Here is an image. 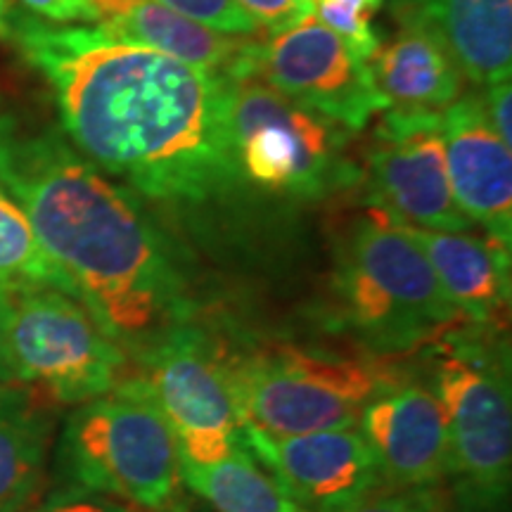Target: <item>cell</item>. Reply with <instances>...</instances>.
<instances>
[{"label":"cell","instance_id":"obj_1","mask_svg":"<svg viewBox=\"0 0 512 512\" xmlns=\"http://www.w3.org/2000/svg\"><path fill=\"white\" fill-rule=\"evenodd\" d=\"M5 41L48 83L69 145L145 202L202 207L245 190L228 140L226 74L22 8H12Z\"/></svg>","mask_w":512,"mask_h":512},{"label":"cell","instance_id":"obj_2","mask_svg":"<svg viewBox=\"0 0 512 512\" xmlns=\"http://www.w3.org/2000/svg\"><path fill=\"white\" fill-rule=\"evenodd\" d=\"M0 185L121 349L136 356L169 330L195 323L181 245L143 197L95 169L60 128L5 112Z\"/></svg>","mask_w":512,"mask_h":512},{"label":"cell","instance_id":"obj_3","mask_svg":"<svg viewBox=\"0 0 512 512\" xmlns=\"http://www.w3.org/2000/svg\"><path fill=\"white\" fill-rule=\"evenodd\" d=\"M330 297L337 328L384 358L430 347L463 323L418 245L375 211L337 238Z\"/></svg>","mask_w":512,"mask_h":512},{"label":"cell","instance_id":"obj_4","mask_svg":"<svg viewBox=\"0 0 512 512\" xmlns=\"http://www.w3.org/2000/svg\"><path fill=\"white\" fill-rule=\"evenodd\" d=\"M501 332L456 325L430 344L427 387L444 411L456 512H510L512 384Z\"/></svg>","mask_w":512,"mask_h":512},{"label":"cell","instance_id":"obj_5","mask_svg":"<svg viewBox=\"0 0 512 512\" xmlns=\"http://www.w3.org/2000/svg\"><path fill=\"white\" fill-rule=\"evenodd\" d=\"M221 363L242 425L273 437L349 430L377 394L408 380L392 358L292 344L221 351Z\"/></svg>","mask_w":512,"mask_h":512},{"label":"cell","instance_id":"obj_6","mask_svg":"<svg viewBox=\"0 0 512 512\" xmlns=\"http://www.w3.org/2000/svg\"><path fill=\"white\" fill-rule=\"evenodd\" d=\"M62 486L114 498L140 512L171 510L181 494V451L138 375L74 406L57 437Z\"/></svg>","mask_w":512,"mask_h":512},{"label":"cell","instance_id":"obj_7","mask_svg":"<svg viewBox=\"0 0 512 512\" xmlns=\"http://www.w3.org/2000/svg\"><path fill=\"white\" fill-rule=\"evenodd\" d=\"M228 79V140L245 188L318 202L363 181L351 157L356 133L294 105L242 69Z\"/></svg>","mask_w":512,"mask_h":512},{"label":"cell","instance_id":"obj_8","mask_svg":"<svg viewBox=\"0 0 512 512\" xmlns=\"http://www.w3.org/2000/svg\"><path fill=\"white\" fill-rule=\"evenodd\" d=\"M3 290L17 382L34 387L55 406L74 408L124 380L128 354L79 299L55 287Z\"/></svg>","mask_w":512,"mask_h":512},{"label":"cell","instance_id":"obj_9","mask_svg":"<svg viewBox=\"0 0 512 512\" xmlns=\"http://www.w3.org/2000/svg\"><path fill=\"white\" fill-rule=\"evenodd\" d=\"M138 377L174 434L181 460L216 463L242 444V420L221 349L195 323L169 330L136 354Z\"/></svg>","mask_w":512,"mask_h":512},{"label":"cell","instance_id":"obj_10","mask_svg":"<svg viewBox=\"0 0 512 512\" xmlns=\"http://www.w3.org/2000/svg\"><path fill=\"white\" fill-rule=\"evenodd\" d=\"M366 202L396 226L467 233L446 169L441 114L384 110L366 152Z\"/></svg>","mask_w":512,"mask_h":512},{"label":"cell","instance_id":"obj_11","mask_svg":"<svg viewBox=\"0 0 512 512\" xmlns=\"http://www.w3.org/2000/svg\"><path fill=\"white\" fill-rule=\"evenodd\" d=\"M254 74L294 105L351 133H361L377 112L389 110L370 64L313 15L256 41Z\"/></svg>","mask_w":512,"mask_h":512},{"label":"cell","instance_id":"obj_12","mask_svg":"<svg viewBox=\"0 0 512 512\" xmlns=\"http://www.w3.org/2000/svg\"><path fill=\"white\" fill-rule=\"evenodd\" d=\"M252 456L309 512H335L384 489L366 439L356 427L273 437L242 425Z\"/></svg>","mask_w":512,"mask_h":512},{"label":"cell","instance_id":"obj_13","mask_svg":"<svg viewBox=\"0 0 512 512\" xmlns=\"http://www.w3.org/2000/svg\"><path fill=\"white\" fill-rule=\"evenodd\" d=\"M356 430L373 453L384 486L427 494L446 484V420L427 382L403 380L363 408Z\"/></svg>","mask_w":512,"mask_h":512},{"label":"cell","instance_id":"obj_14","mask_svg":"<svg viewBox=\"0 0 512 512\" xmlns=\"http://www.w3.org/2000/svg\"><path fill=\"white\" fill-rule=\"evenodd\" d=\"M446 169L458 209L486 238L512 247V152L486 119L479 93L441 112Z\"/></svg>","mask_w":512,"mask_h":512},{"label":"cell","instance_id":"obj_15","mask_svg":"<svg viewBox=\"0 0 512 512\" xmlns=\"http://www.w3.org/2000/svg\"><path fill=\"white\" fill-rule=\"evenodd\" d=\"M389 15L430 34L472 86L510 81L512 0H389Z\"/></svg>","mask_w":512,"mask_h":512},{"label":"cell","instance_id":"obj_16","mask_svg":"<svg viewBox=\"0 0 512 512\" xmlns=\"http://www.w3.org/2000/svg\"><path fill=\"white\" fill-rule=\"evenodd\" d=\"M396 226V223H394ZM437 275L441 290L467 325L503 330L510 311V249L467 233L399 226Z\"/></svg>","mask_w":512,"mask_h":512},{"label":"cell","instance_id":"obj_17","mask_svg":"<svg viewBox=\"0 0 512 512\" xmlns=\"http://www.w3.org/2000/svg\"><path fill=\"white\" fill-rule=\"evenodd\" d=\"M93 24L121 41L155 48L209 74H235L254 60L256 38L219 34L159 0H91Z\"/></svg>","mask_w":512,"mask_h":512},{"label":"cell","instance_id":"obj_18","mask_svg":"<svg viewBox=\"0 0 512 512\" xmlns=\"http://www.w3.org/2000/svg\"><path fill=\"white\" fill-rule=\"evenodd\" d=\"M53 406L29 384H0V512H27L41 498L55 434Z\"/></svg>","mask_w":512,"mask_h":512},{"label":"cell","instance_id":"obj_19","mask_svg":"<svg viewBox=\"0 0 512 512\" xmlns=\"http://www.w3.org/2000/svg\"><path fill=\"white\" fill-rule=\"evenodd\" d=\"M377 91L396 112L441 114L465 93V79L430 34L399 27L368 60Z\"/></svg>","mask_w":512,"mask_h":512},{"label":"cell","instance_id":"obj_20","mask_svg":"<svg viewBox=\"0 0 512 512\" xmlns=\"http://www.w3.org/2000/svg\"><path fill=\"white\" fill-rule=\"evenodd\" d=\"M181 479L216 512H309L252 456L245 441L216 463L181 460Z\"/></svg>","mask_w":512,"mask_h":512},{"label":"cell","instance_id":"obj_21","mask_svg":"<svg viewBox=\"0 0 512 512\" xmlns=\"http://www.w3.org/2000/svg\"><path fill=\"white\" fill-rule=\"evenodd\" d=\"M0 285L55 287L79 299L74 280L38 240L27 211L0 185Z\"/></svg>","mask_w":512,"mask_h":512},{"label":"cell","instance_id":"obj_22","mask_svg":"<svg viewBox=\"0 0 512 512\" xmlns=\"http://www.w3.org/2000/svg\"><path fill=\"white\" fill-rule=\"evenodd\" d=\"M313 17L342 38L361 60H370L380 48V34L373 19L384 0H306Z\"/></svg>","mask_w":512,"mask_h":512},{"label":"cell","instance_id":"obj_23","mask_svg":"<svg viewBox=\"0 0 512 512\" xmlns=\"http://www.w3.org/2000/svg\"><path fill=\"white\" fill-rule=\"evenodd\" d=\"M159 3L219 34L256 38L261 31L254 19L240 8L238 0H159Z\"/></svg>","mask_w":512,"mask_h":512},{"label":"cell","instance_id":"obj_24","mask_svg":"<svg viewBox=\"0 0 512 512\" xmlns=\"http://www.w3.org/2000/svg\"><path fill=\"white\" fill-rule=\"evenodd\" d=\"M240 8L254 19L256 27L268 34L292 29L302 19L313 15L306 0H238Z\"/></svg>","mask_w":512,"mask_h":512},{"label":"cell","instance_id":"obj_25","mask_svg":"<svg viewBox=\"0 0 512 512\" xmlns=\"http://www.w3.org/2000/svg\"><path fill=\"white\" fill-rule=\"evenodd\" d=\"M27 512H138L128 505L114 501V498L93 494V491L62 486L43 503H36Z\"/></svg>","mask_w":512,"mask_h":512},{"label":"cell","instance_id":"obj_26","mask_svg":"<svg viewBox=\"0 0 512 512\" xmlns=\"http://www.w3.org/2000/svg\"><path fill=\"white\" fill-rule=\"evenodd\" d=\"M22 10L50 24H93L91 0H22Z\"/></svg>","mask_w":512,"mask_h":512},{"label":"cell","instance_id":"obj_27","mask_svg":"<svg viewBox=\"0 0 512 512\" xmlns=\"http://www.w3.org/2000/svg\"><path fill=\"white\" fill-rule=\"evenodd\" d=\"M335 512H434L432 505L422 494H408V491H375L361 501L347 505Z\"/></svg>","mask_w":512,"mask_h":512},{"label":"cell","instance_id":"obj_28","mask_svg":"<svg viewBox=\"0 0 512 512\" xmlns=\"http://www.w3.org/2000/svg\"><path fill=\"white\" fill-rule=\"evenodd\" d=\"M479 98H482L484 114H486V119H489L491 128L496 131V136L501 138L505 145H510V138H512V131H510V112H512L510 81L484 86V91L479 93Z\"/></svg>","mask_w":512,"mask_h":512},{"label":"cell","instance_id":"obj_29","mask_svg":"<svg viewBox=\"0 0 512 512\" xmlns=\"http://www.w3.org/2000/svg\"><path fill=\"white\" fill-rule=\"evenodd\" d=\"M17 382L12 370L10 344H8V304H5V290L0 287V384Z\"/></svg>","mask_w":512,"mask_h":512},{"label":"cell","instance_id":"obj_30","mask_svg":"<svg viewBox=\"0 0 512 512\" xmlns=\"http://www.w3.org/2000/svg\"><path fill=\"white\" fill-rule=\"evenodd\" d=\"M12 8H15V5H12V0H0V38H5V34H8Z\"/></svg>","mask_w":512,"mask_h":512},{"label":"cell","instance_id":"obj_31","mask_svg":"<svg viewBox=\"0 0 512 512\" xmlns=\"http://www.w3.org/2000/svg\"><path fill=\"white\" fill-rule=\"evenodd\" d=\"M3 114H5V112H3V100H0V117H3Z\"/></svg>","mask_w":512,"mask_h":512}]
</instances>
